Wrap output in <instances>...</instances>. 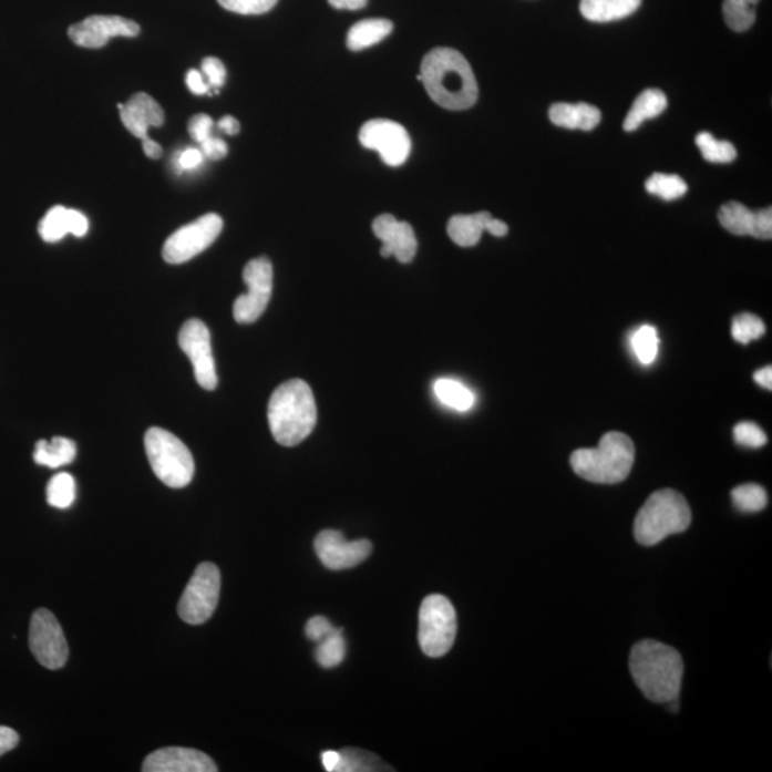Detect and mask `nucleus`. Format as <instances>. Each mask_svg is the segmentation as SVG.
I'll list each match as a JSON object with an SVG mask.
<instances>
[{
    "mask_svg": "<svg viewBox=\"0 0 772 772\" xmlns=\"http://www.w3.org/2000/svg\"><path fill=\"white\" fill-rule=\"evenodd\" d=\"M48 504L59 509H66L76 498L75 478L68 472H61L49 481L47 488Z\"/></svg>",
    "mask_w": 772,
    "mask_h": 772,
    "instance_id": "c756f323",
    "label": "nucleus"
},
{
    "mask_svg": "<svg viewBox=\"0 0 772 772\" xmlns=\"http://www.w3.org/2000/svg\"><path fill=\"white\" fill-rule=\"evenodd\" d=\"M642 0H581L579 11L588 21L607 23L631 17L641 7Z\"/></svg>",
    "mask_w": 772,
    "mask_h": 772,
    "instance_id": "4be33fe9",
    "label": "nucleus"
},
{
    "mask_svg": "<svg viewBox=\"0 0 772 772\" xmlns=\"http://www.w3.org/2000/svg\"><path fill=\"white\" fill-rule=\"evenodd\" d=\"M315 553L323 567L331 572H343L357 567L370 557L372 544L368 539L349 543L339 531L327 529L315 538Z\"/></svg>",
    "mask_w": 772,
    "mask_h": 772,
    "instance_id": "4468645a",
    "label": "nucleus"
},
{
    "mask_svg": "<svg viewBox=\"0 0 772 772\" xmlns=\"http://www.w3.org/2000/svg\"><path fill=\"white\" fill-rule=\"evenodd\" d=\"M493 218L490 213L455 215L449 223V235L462 248L475 247L485 233L486 223Z\"/></svg>",
    "mask_w": 772,
    "mask_h": 772,
    "instance_id": "5701e85b",
    "label": "nucleus"
},
{
    "mask_svg": "<svg viewBox=\"0 0 772 772\" xmlns=\"http://www.w3.org/2000/svg\"><path fill=\"white\" fill-rule=\"evenodd\" d=\"M140 32V24L130 19L95 14V17L86 18L85 21L72 24L68 33L78 47L100 49L105 47L112 38H135Z\"/></svg>",
    "mask_w": 772,
    "mask_h": 772,
    "instance_id": "2eb2a0df",
    "label": "nucleus"
},
{
    "mask_svg": "<svg viewBox=\"0 0 772 772\" xmlns=\"http://www.w3.org/2000/svg\"><path fill=\"white\" fill-rule=\"evenodd\" d=\"M244 282L248 292L236 299L234 318L238 323H254L263 317L272 295L274 268L270 260L265 257L249 260L244 269Z\"/></svg>",
    "mask_w": 772,
    "mask_h": 772,
    "instance_id": "9d476101",
    "label": "nucleus"
},
{
    "mask_svg": "<svg viewBox=\"0 0 772 772\" xmlns=\"http://www.w3.org/2000/svg\"><path fill=\"white\" fill-rule=\"evenodd\" d=\"M754 381L756 383H760L762 388H765V390H770L772 388V368L771 367H765L762 368V370L756 371L754 373Z\"/></svg>",
    "mask_w": 772,
    "mask_h": 772,
    "instance_id": "3c124183",
    "label": "nucleus"
},
{
    "mask_svg": "<svg viewBox=\"0 0 772 772\" xmlns=\"http://www.w3.org/2000/svg\"><path fill=\"white\" fill-rule=\"evenodd\" d=\"M179 347L188 356L196 382L206 391H214L218 387L216 375L213 346L208 327L199 319H189L184 323L179 332Z\"/></svg>",
    "mask_w": 772,
    "mask_h": 772,
    "instance_id": "ddd939ff",
    "label": "nucleus"
},
{
    "mask_svg": "<svg viewBox=\"0 0 772 772\" xmlns=\"http://www.w3.org/2000/svg\"><path fill=\"white\" fill-rule=\"evenodd\" d=\"M186 85H188V90L194 93V95H205V93L209 92V85L208 83L205 82L204 75L199 71H196V69H191L188 73H186Z\"/></svg>",
    "mask_w": 772,
    "mask_h": 772,
    "instance_id": "37998d69",
    "label": "nucleus"
},
{
    "mask_svg": "<svg viewBox=\"0 0 772 772\" xmlns=\"http://www.w3.org/2000/svg\"><path fill=\"white\" fill-rule=\"evenodd\" d=\"M142 771L145 772H216L213 759L205 752L184 749V747H168L157 750L146 756Z\"/></svg>",
    "mask_w": 772,
    "mask_h": 772,
    "instance_id": "f3484780",
    "label": "nucleus"
},
{
    "mask_svg": "<svg viewBox=\"0 0 772 772\" xmlns=\"http://www.w3.org/2000/svg\"><path fill=\"white\" fill-rule=\"evenodd\" d=\"M372 229L377 238L382 240L383 258L395 257L402 264H410L415 258L418 240L410 224L383 214L373 220Z\"/></svg>",
    "mask_w": 772,
    "mask_h": 772,
    "instance_id": "dca6fc26",
    "label": "nucleus"
},
{
    "mask_svg": "<svg viewBox=\"0 0 772 772\" xmlns=\"http://www.w3.org/2000/svg\"><path fill=\"white\" fill-rule=\"evenodd\" d=\"M696 142L704 159L711 164H730V162L735 161L737 150L730 142L717 141L708 132L698 134Z\"/></svg>",
    "mask_w": 772,
    "mask_h": 772,
    "instance_id": "7c9ffc66",
    "label": "nucleus"
},
{
    "mask_svg": "<svg viewBox=\"0 0 772 772\" xmlns=\"http://www.w3.org/2000/svg\"><path fill=\"white\" fill-rule=\"evenodd\" d=\"M202 75L208 79V85L216 88V90L225 85L226 69L218 58L204 59V62H202Z\"/></svg>",
    "mask_w": 772,
    "mask_h": 772,
    "instance_id": "58836bf2",
    "label": "nucleus"
},
{
    "mask_svg": "<svg viewBox=\"0 0 772 772\" xmlns=\"http://www.w3.org/2000/svg\"><path fill=\"white\" fill-rule=\"evenodd\" d=\"M418 81L428 95L449 111H465L478 100V83L464 55L455 49L436 48L428 52Z\"/></svg>",
    "mask_w": 772,
    "mask_h": 772,
    "instance_id": "f257e3e1",
    "label": "nucleus"
},
{
    "mask_svg": "<svg viewBox=\"0 0 772 772\" xmlns=\"http://www.w3.org/2000/svg\"><path fill=\"white\" fill-rule=\"evenodd\" d=\"M382 762L378 756L358 750L339 752V762L336 772L380 771Z\"/></svg>",
    "mask_w": 772,
    "mask_h": 772,
    "instance_id": "f704fd0d",
    "label": "nucleus"
},
{
    "mask_svg": "<svg viewBox=\"0 0 772 772\" xmlns=\"http://www.w3.org/2000/svg\"><path fill=\"white\" fill-rule=\"evenodd\" d=\"M204 162V154L195 147L186 150L179 157V166L182 169H194Z\"/></svg>",
    "mask_w": 772,
    "mask_h": 772,
    "instance_id": "a18cd8bd",
    "label": "nucleus"
},
{
    "mask_svg": "<svg viewBox=\"0 0 772 772\" xmlns=\"http://www.w3.org/2000/svg\"><path fill=\"white\" fill-rule=\"evenodd\" d=\"M359 142L367 150L377 151L390 166L405 164L411 154V137L405 127L390 120H372L359 132Z\"/></svg>",
    "mask_w": 772,
    "mask_h": 772,
    "instance_id": "f8f14e48",
    "label": "nucleus"
},
{
    "mask_svg": "<svg viewBox=\"0 0 772 772\" xmlns=\"http://www.w3.org/2000/svg\"><path fill=\"white\" fill-rule=\"evenodd\" d=\"M19 744L18 732L9 727H0V756L17 749Z\"/></svg>",
    "mask_w": 772,
    "mask_h": 772,
    "instance_id": "c03bdc74",
    "label": "nucleus"
},
{
    "mask_svg": "<svg viewBox=\"0 0 772 772\" xmlns=\"http://www.w3.org/2000/svg\"><path fill=\"white\" fill-rule=\"evenodd\" d=\"M142 147H144L146 156L151 157V159H159L162 154H164L162 146L157 142L152 141L150 136L142 141Z\"/></svg>",
    "mask_w": 772,
    "mask_h": 772,
    "instance_id": "8fccbe9b",
    "label": "nucleus"
},
{
    "mask_svg": "<svg viewBox=\"0 0 772 772\" xmlns=\"http://www.w3.org/2000/svg\"><path fill=\"white\" fill-rule=\"evenodd\" d=\"M485 230L486 233L496 236V238H503V236L508 234V225L503 223V220L491 218L488 223H486Z\"/></svg>",
    "mask_w": 772,
    "mask_h": 772,
    "instance_id": "09e8293b",
    "label": "nucleus"
},
{
    "mask_svg": "<svg viewBox=\"0 0 772 772\" xmlns=\"http://www.w3.org/2000/svg\"><path fill=\"white\" fill-rule=\"evenodd\" d=\"M322 762L325 770L329 772H336L339 762L338 751H325L322 754Z\"/></svg>",
    "mask_w": 772,
    "mask_h": 772,
    "instance_id": "603ef678",
    "label": "nucleus"
},
{
    "mask_svg": "<svg viewBox=\"0 0 772 772\" xmlns=\"http://www.w3.org/2000/svg\"><path fill=\"white\" fill-rule=\"evenodd\" d=\"M226 11L239 14H263L275 8L278 0H218Z\"/></svg>",
    "mask_w": 772,
    "mask_h": 772,
    "instance_id": "e433bc0d",
    "label": "nucleus"
},
{
    "mask_svg": "<svg viewBox=\"0 0 772 772\" xmlns=\"http://www.w3.org/2000/svg\"><path fill=\"white\" fill-rule=\"evenodd\" d=\"M722 228L737 236L750 235L756 239L772 238V209H761L752 213L740 202H727L718 213Z\"/></svg>",
    "mask_w": 772,
    "mask_h": 772,
    "instance_id": "a211bd4d",
    "label": "nucleus"
},
{
    "mask_svg": "<svg viewBox=\"0 0 772 772\" xmlns=\"http://www.w3.org/2000/svg\"><path fill=\"white\" fill-rule=\"evenodd\" d=\"M219 131L224 134L234 136L239 134L240 125L239 122L235 120L234 116H224L223 120L218 122Z\"/></svg>",
    "mask_w": 772,
    "mask_h": 772,
    "instance_id": "de8ad7c7",
    "label": "nucleus"
},
{
    "mask_svg": "<svg viewBox=\"0 0 772 772\" xmlns=\"http://www.w3.org/2000/svg\"><path fill=\"white\" fill-rule=\"evenodd\" d=\"M456 613L454 605L444 595L432 594L422 601L418 639L422 652L440 658L450 652L456 637Z\"/></svg>",
    "mask_w": 772,
    "mask_h": 772,
    "instance_id": "0eeeda50",
    "label": "nucleus"
},
{
    "mask_svg": "<svg viewBox=\"0 0 772 772\" xmlns=\"http://www.w3.org/2000/svg\"><path fill=\"white\" fill-rule=\"evenodd\" d=\"M90 230V220L79 210L68 209L65 206H53L48 210L45 218L39 224V234L45 243H58L68 234L82 238Z\"/></svg>",
    "mask_w": 772,
    "mask_h": 772,
    "instance_id": "aec40b11",
    "label": "nucleus"
},
{
    "mask_svg": "<svg viewBox=\"0 0 772 772\" xmlns=\"http://www.w3.org/2000/svg\"><path fill=\"white\" fill-rule=\"evenodd\" d=\"M147 460L157 478L169 488H185L195 474V462L188 446L178 436L162 428H150L145 435Z\"/></svg>",
    "mask_w": 772,
    "mask_h": 772,
    "instance_id": "423d86ee",
    "label": "nucleus"
},
{
    "mask_svg": "<svg viewBox=\"0 0 772 772\" xmlns=\"http://www.w3.org/2000/svg\"><path fill=\"white\" fill-rule=\"evenodd\" d=\"M336 629L331 622L325 617H313L309 619L307 627H305V634L313 642L322 641Z\"/></svg>",
    "mask_w": 772,
    "mask_h": 772,
    "instance_id": "a19ab883",
    "label": "nucleus"
},
{
    "mask_svg": "<svg viewBox=\"0 0 772 772\" xmlns=\"http://www.w3.org/2000/svg\"><path fill=\"white\" fill-rule=\"evenodd\" d=\"M667 96L660 90H647L641 93L632 103L626 121H624V130L632 132L638 130L647 120L660 116L667 110Z\"/></svg>",
    "mask_w": 772,
    "mask_h": 772,
    "instance_id": "393cba45",
    "label": "nucleus"
},
{
    "mask_svg": "<svg viewBox=\"0 0 772 772\" xmlns=\"http://www.w3.org/2000/svg\"><path fill=\"white\" fill-rule=\"evenodd\" d=\"M691 524V509L686 498L673 490L653 493L638 511L634 535L638 544L653 547L672 534H680Z\"/></svg>",
    "mask_w": 772,
    "mask_h": 772,
    "instance_id": "39448f33",
    "label": "nucleus"
},
{
    "mask_svg": "<svg viewBox=\"0 0 772 772\" xmlns=\"http://www.w3.org/2000/svg\"><path fill=\"white\" fill-rule=\"evenodd\" d=\"M760 0H724L722 13L731 31L745 32L755 23V7Z\"/></svg>",
    "mask_w": 772,
    "mask_h": 772,
    "instance_id": "cd10ccee",
    "label": "nucleus"
},
{
    "mask_svg": "<svg viewBox=\"0 0 772 772\" xmlns=\"http://www.w3.org/2000/svg\"><path fill=\"white\" fill-rule=\"evenodd\" d=\"M629 671L639 691L649 701L670 702L680 696L683 661L680 652L666 644L644 639L631 649Z\"/></svg>",
    "mask_w": 772,
    "mask_h": 772,
    "instance_id": "f03ea898",
    "label": "nucleus"
},
{
    "mask_svg": "<svg viewBox=\"0 0 772 772\" xmlns=\"http://www.w3.org/2000/svg\"><path fill=\"white\" fill-rule=\"evenodd\" d=\"M220 594V573L213 563H202L186 585L178 614L191 626H200L214 616Z\"/></svg>",
    "mask_w": 772,
    "mask_h": 772,
    "instance_id": "6e6552de",
    "label": "nucleus"
},
{
    "mask_svg": "<svg viewBox=\"0 0 772 772\" xmlns=\"http://www.w3.org/2000/svg\"><path fill=\"white\" fill-rule=\"evenodd\" d=\"M122 122L132 135L146 140L150 127L164 125L165 113L159 103L146 93H136L125 105H117Z\"/></svg>",
    "mask_w": 772,
    "mask_h": 772,
    "instance_id": "6ab92c4d",
    "label": "nucleus"
},
{
    "mask_svg": "<svg viewBox=\"0 0 772 772\" xmlns=\"http://www.w3.org/2000/svg\"><path fill=\"white\" fill-rule=\"evenodd\" d=\"M646 189L663 200H676L687 194L688 186L678 175L653 174L646 182Z\"/></svg>",
    "mask_w": 772,
    "mask_h": 772,
    "instance_id": "2f4dec72",
    "label": "nucleus"
},
{
    "mask_svg": "<svg viewBox=\"0 0 772 772\" xmlns=\"http://www.w3.org/2000/svg\"><path fill=\"white\" fill-rule=\"evenodd\" d=\"M347 656V641L342 629L336 628L327 638L318 642L315 658L323 668L338 667Z\"/></svg>",
    "mask_w": 772,
    "mask_h": 772,
    "instance_id": "c85d7f7f",
    "label": "nucleus"
},
{
    "mask_svg": "<svg viewBox=\"0 0 772 772\" xmlns=\"http://www.w3.org/2000/svg\"><path fill=\"white\" fill-rule=\"evenodd\" d=\"M636 460V446L622 432H608L597 449L575 451L572 466L575 474L595 484H619L627 478Z\"/></svg>",
    "mask_w": 772,
    "mask_h": 772,
    "instance_id": "20e7f679",
    "label": "nucleus"
},
{
    "mask_svg": "<svg viewBox=\"0 0 772 772\" xmlns=\"http://www.w3.org/2000/svg\"><path fill=\"white\" fill-rule=\"evenodd\" d=\"M734 438L740 445L749 446V449H761L766 444L765 432L754 422H740L734 428Z\"/></svg>",
    "mask_w": 772,
    "mask_h": 772,
    "instance_id": "4c0bfd02",
    "label": "nucleus"
},
{
    "mask_svg": "<svg viewBox=\"0 0 772 772\" xmlns=\"http://www.w3.org/2000/svg\"><path fill=\"white\" fill-rule=\"evenodd\" d=\"M29 647L33 657L48 670L65 667L69 648L61 624L45 608L34 611L29 628Z\"/></svg>",
    "mask_w": 772,
    "mask_h": 772,
    "instance_id": "9b49d317",
    "label": "nucleus"
},
{
    "mask_svg": "<svg viewBox=\"0 0 772 772\" xmlns=\"http://www.w3.org/2000/svg\"><path fill=\"white\" fill-rule=\"evenodd\" d=\"M549 120L565 130L593 131L601 122V112L588 103H554Z\"/></svg>",
    "mask_w": 772,
    "mask_h": 772,
    "instance_id": "412c9836",
    "label": "nucleus"
},
{
    "mask_svg": "<svg viewBox=\"0 0 772 772\" xmlns=\"http://www.w3.org/2000/svg\"><path fill=\"white\" fill-rule=\"evenodd\" d=\"M392 29V22L387 19H366L349 29L347 47L353 52L363 51L390 37Z\"/></svg>",
    "mask_w": 772,
    "mask_h": 772,
    "instance_id": "a878e982",
    "label": "nucleus"
},
{
    "mask_svg": "<svg viewBox=\"0 0 772 772\" xmlns=\"http://www.w3.org/2000/svg\"><path fill=\"white\" fill-rule=\"evenodd\" d=\"M75 456V442L63 436L52 438L51 441H39L33 452V460L38 465L52 470L71 464Z\"/></svg>",
    "mask_w": 772,
    "mask_h": 772,
    "instance_id": "b1692460",
    "label": "nucleus"
},
{
    "mask_svg": "<svg viewBox=\"0 0 772 772\" xmlns=\"http://www.w3.org/2000/svg\"><path fill=\"white\" fill-rule=\"evenodd\" d=\"M631 347L642 366H651L656 361L658 349H660V337H658L657 329L648 327V325L638 328L631 338Z\"/></svg>",
    "mask_w": 772,
    "mask_h": 772,
    "instance_id": "473e14b6",
    "label": "nucleus"
},
{
    "mask_svg": "<svg viewBox=\"0 0 772 772\" xmlns=\"http://www.w3.org/2000/svg\"><path fill=\"white\" fill-rule=\"evenodd\" d=\"M200 152L204 156L213 161L224 159L228 155V145L220 137L209 136L208 140L202 142Z\"/></svg>",
    "mask_w": 772,
    "mask_h": 772,
    "instance_id": "79ce46f5",
    "label": "nucleus"
},
{
    "mask_svg": "<svg viewBox=\"0 0 772 772\" xmlns=\"http://www.w3.org/2000/svg\"><path fill=\"white\" fill-rule=\"evenodd\" d=\"M317 403L311 387L301 380L282 383L270 397L268 421L278 444L295 446L312 434L317 425Z\"/></svg>",
    "mask_w": 772,
    "mask_h": 772,
    "instance_id": "7ed1b4c3",
    "label": "nucleus"
},
{
    "mask_svg": "<svg viewBox=\"0 0 772 772\" xmlns=\"http://www.w3.org/2000/svg\"><path fill=\"white\" fill-rule=\"evenodd\" d=\"M213 117L204 115V113H200V115H195L189 121V135L192 136V140L198 142V144H202V142L208 140L209 136H213Z\"/></svg>",
    "mask_w": 772,
    "mask_h": 772,
    "instance_id": "ea45409f",
    "label": "nucleus"
},
{
    "mask_svg": "<svg viewBox=\"0 0 772 772\" xmlns=\"http://www.w3.org/2000/svg\"><path fill=\"white\" fill-rule=\"evenodd\" d=\"M332 8L341 9V11H359L366 8L368 0H328Z\"/></svg>",
    "mask_w": 772,
    "mask_h": 772,
    "instance_id": "49530a36",
    "label": "nucleus"
},
{
    "mask_svg": "<svg viewBox=\"0 0 772 772\" xmlns=\"http://www.w3.org/2000/svg\"><path fill=\"white\" fill-rule=\"evenodd\" d=\"M438 400L456 411H469L474 405L475 397L461 382L442 378L434 383Z\"/></svg>",
    "mask_w": 772,
    "mask_h": 772,
    "instance_id": "bb28decb",
    "label": "nucleus"
},
{
    "mask_svg": "<svg viewBox=\"0 0 772 772\" xmlns=\"http://www.w3.org/2000/svg\"><path fill=\"white\" fill-rule=\"evenodd\" d=\"M765 333V325L752 313H741L732 322L731 336L740 343H750Z\"/></svg>",
    "mask_w": 772,
    "mask_h": 772,
    "instance_id": "c9c22d12",
    "label": "nucleus"
},
{
    "mask_svg": "<svg viewBox=\"0 0 772 772\" xmlns=\"http://www.w3.org/2000/svg\"><path fill=\"white\" fill-rule=\"evenodd\" d=\"M732 503L742 513H760L769 503L765 490L756 484H745L737 486L731 493Z\"/></svg>",
    "mask_w": 772,
    "mask_h": 772,
    "instance_id": "72a5a7b5",
    "label": "nucleus"
},
{
    "mask_svg": "<svg viewBox=\"0 0 772 772\" xmlns=\"http://www.w3.org/2000/svg\"><path fill=\"white\" fill-rule=\"evenodd\" d=\"M224 220L219 215L206 214L172 234L162 249L166 263L179 265L188 263L196 255L208 249L223 233Z\"/></svg>",
    "mask_w": 772,
    "mask_h": 772,
    "instance_id": "1a4fd4ad",
    "label": "nucleus"
}]
</instances>
